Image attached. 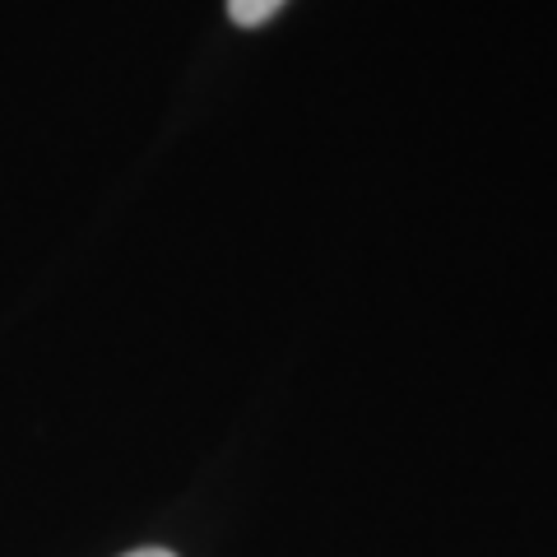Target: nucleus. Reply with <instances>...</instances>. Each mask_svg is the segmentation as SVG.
<instances>
[{
	"instance_id": "f257e3e1",
	"label": "nucleus",
	"mask_w": 557,
	"mask_h": 557,
	"mask_svg": "<svg viewBox=\"0 0 557 557\" xmlns=\"http://www.w3.org/2000/svg\"><path fill=\"white\" fill-rule=\"evenodd\" d=\"M284 10V0H228V14L242 24V28H260V24H270L274 14Z\"/></svg>"
},
{
	"instance_id": "f03ea898",
	"label": "nucleus",
	"mask_w": 557,
	"mask_h": 557,
	"mask_svg": "<svg viewBox=\"0 0 557 557\" xmlns=\"http://www.w3.org/2000/svg\"><path fill=\"white\" fill-rule=\"evenodd\" d=\"M126 557H177V553H168V548H139V553H126Z\"/></svg>"
}]
</instances>
